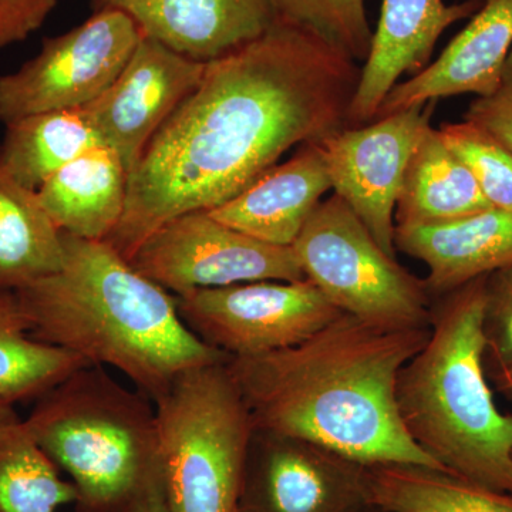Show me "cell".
<instances>
[{
  "label": "cell",
  "mask_w": 512,
  "mask_h": 512,
  "mask_svg": "<svg viewBox=\"0 0 512 512\" xmlns=\"http://www.w3.org/2000/svg\"><path fill=\"white\" fill-rule=\"evenodd\" d=\"M63 232L37 191L0 168V288L18 291L55 274L63 264Z\"/></svg>",
  "instance_id": "44dd1931"
},
{
  "label": "cell",
  "mask_w": 512,
  "mask_h": 512,
  "mask_svg": "<svg viewBox=\"0 0 512 512\" xmlns=\"http://www.w3.org/2000/svg\"><path fill=\"white\" fill-rule=\"evenodd\" d=\"M99 144V131L83 107L33 114L6 124L0 168L37 191L64 165Z\"/></svg>",
  "instance_id": "7402d4cb"
},
{
  "label": "cell",
  "mask_w": 512,
  "mask_h": 512,
  "mask_svg": "<svg viewBox=\"0 0 512 512\" xmlns=\"http://www.w3.org/2000/svg\"><path fill=\"white\" fill-rule=\"evenodd\" d=\"M437 101L346 127L320 141L333 194L365 224L384 252L396 258L394 211L407 163L431 124Z\"/></svg>",
  "instance_id": "8fae6325"
},
{
  "label": "cell",
  "mask_w": 512,
  "mask_h": 512,
  "mask_svg": "<svg viewBox=\"0 0 512 512\" xmlns=\"http://www.w3.org/2000/svg\"><path fill=\"white\" fill-rule=\"evenodd\" d=\"M15 416V404L0 399V424L5 423V421H8L9 419H12V417Z\"/></svg>",
  "instance_id": "d6a6232c"
},
{
  "label": "cell",
  "mask_w": 512,
  "mask_h": 512,
  "mask_svg": "<svg viewBox=\"0 0 512 512\" xmlns=\"http://www.w3.org/2000/svg\"><path fill=\"white\" fill-rule=\"evenodd\" d=\"M483 330L485 370L512 362V265L485 278Z\"/></svg>",
  "instance_id": "83f0119b"
},
{
  "label": "cell",
  "mask_w": 512,
  "mask_h": 512,
  "mask_svg": "<svg viewBox=\"0 0 512 512\" xmlns=\"http://www.w3.org/2000/svg\"><path fill=\"white\" fill-rule=\"evenodd\" d=\"M483 0L447 5L444 0H382L372 49L360 72L348 114V127L375 120L390 90L431 63L441 35L454 23L473 18Z\"/></svg>",
  "instance_id": "5bb4252c"
},
{
  "label": "cell",
  "mask_w": 512,
  "mask_h": 512,
  "mask_svg": "<svg viewBox=\"0 0 512 512\" xmlns=\"http://www.w3.org/2000/svg\"><path fill=\"white\" fill-rule=\"evenodd\" d=\"M394 248L427 266L431 296L512 265V212L490 208L460 220L396 227Z\"/></svg>",
  "instance_id": "ac0fdd59"
},
{
  "label": "cell",
  "mask_w": 512,
  "mask_h": 512,
  "mask_svg": "<svg viewBox=\"0 0 512 512\" xmlns=\"http://www.w3.org/2000/svg\"><path fill=\"white\" fill-rule=\"evenodd\" d=\"M463 119L480 127L512 153V50L495 92L471 101Z\"/></svg>",
  "instance_id": "f1b7e54d"
},
{
  "label": "cell",
  "mask_w": 512,
  "mask_h": 512,
  "mask_svg": "<svg viewBox=\"0 0 512 512\" xmlns=\"http://www.w3.org/2000/svg\"><path fill=\"white\" fill-rule=\"evenodd\" d=\"M271 5L276 20L311 30L356 63L366 62L373 42L366 0H271Z\"/></svg>",
  "instance_id": "484cf974"
},
{
  "label": "cell",
  "mask_w": 512,
  "mask_h": 512,
  "mask_svg": "<svg viewBox=\"0 0 512 512\" xmlns=\"http://www.w3.org/2000/svg\"><path fill=\"white\" fill-rule=\"evenodd\" d=\"M128 173L119 154L99 144L74 158L37 190L64 234L106 241L126 210Z\"/></svg>",
  "instance_id": "d6986e66"
},
{
  "label": "cell",
  "mask_w": 512,
  "mask_h": 512,
  "mask_svg": "<svg viewBox=\"0 0 512 512\" xmlns=\"http://www.w3.org/2000/svg\"><path fill=\"white\" fill-rule=\"evenodd\" d=\"M360 72L322 37L281 20L207 63L128 175L126 210L106 241L128 261L165 222L220 207L292 147L348 127Z\"/></svg>",
  "instance_id": "6da1fadb"
},
{
  "label": "cell",
  "mask_w": 512,
  "mask_h": 512,
  "mask_svg": "<svg viewBox=\"0 0 512 512\" xmlns=\"http://www.w3.org/2000/svg\"><path fill=\"white\" fill-rule=\"evenodd\" d=\"M511 402H512V399H511Z\"/></svg>",
  "instance_id": "e575fe53"
},
{
  "label": "cell",
  "mask_w": 512,
  "mask_h": 512,
  "mask_svg": "<svg viewBox=\"0 0 512 512\" xmlns=\"http://www.w3.org/2000/svg\"><path fill=\"white\" fill-rule=\"evenodd\" d=\"M440 136L476 178L491 207L512 212V153L480 127L443 123Z\"/></svg>",
  "instance_id": "4316f807"
},
{
  "label": "cell",
  "mask_w": 512,
  "mask_h": 512,
  "mask_svg": "<svg viewBox=\"0 0 512 512\" xmlns=\"http://www.w3.org/2000/svg\"><path fill=\"white\" fill-rule=\"evenodd\" d=\"M485 278L431 305L430 338L400 370L396 404L410 439L448 474L512 494V414L495 404L484 365Z\"/></svg>",
  "instance_id": "277c9868"
},
{
  "label": "cell",
  "mask_w": 512,
  "mask_h": 512,
  "mask_svg": "<svg viewBox=\"0 0 512 512\" xmlns=\"http://www.w3.org/2000/svg\"><path fill=\"white\" fill-rule=\"evenodd\" d=\"M177 305L188 329L228 357L292 348L343 313L308 279L200 289L177 296Z\"/></svg>",
  "instance_id": "30bf717a"
},
{
  "label": "cell",
  "mask_w": 512,
  "mask_h": 512,
  "mask_svg": "<svg viewBox=\"0 0 512 512\" xmlns=\"http://www.w3.org/2000/svg\"><path fill=\"white\" fill-rule=\"evenodd\" d=\"M292 249L306 279L340 312L382 325H430L424 279L384 252L338 195L320 202Z\"/></svg>",
  "instance_id": "52a82bcc"
},
{
  "label": "cell",
  "mask_w": 512,
  "mask_h": 512,
  "mask_svg": "<svg viewBox=\"0 0 512 512\" xmlns=\"http://www.w3.org/2000/svg\"><path fill=\"white\" fill-rule=\"evenodd\" d=\"M72 481L33 439L18 414L0 424V512H56L76 504Z\"/></svg>",
  "instance_id": "d4e9b609"
},
{
  "label": "cell",
  "mask_w": 512,
  "mask_h": 512,
  "mask_svg": "<svg viewBox=\"0 0 512 512\" xmlns=\"http://www.w3.org/2000/svg\"><path fill=\"white\" fill-rule=\"evenodd\" d=\"M227 362L181 373L154 402L171 512H238L255 423Z\"/></svg>",
  "instance_id": "8992f818"
},
{
  "label": "cell",
  "mask_w": 512,
  "mask_h": 512,
  "mask_svg": "<svg viewBox=\"0 0 512 512\" xmlns=\"http://www.w3.org/2000/svg\"><path fill=\"white\" fill-rule=\"evenodd\" d=\"M144 33L116 9H100L69 32L43 40L16 72L0 76V121L92 103L123 72Z\"/></svg>",
  "instance_id": "ba28073f"
},
{
  "label": "cell",
  "mask_w": 512,
  "mask_h": 512,
  "mask_svg": "<svg viewBox=\"0 0 512 512\" xmlns=\"http://www.w3.org/2000/svg\"><path fill=\"white\" fill-rule=\"evenodd\" d=\"M89 363L33 338L18 293L0 288V399L12 404L36 402Z\"/></svg>",
  "instance_id": "cb8c5ba5"
},
{
  "label": "cell",
  "mask_w": 512,
  "mask_h": 512,
  "mask_svg": "<svg viewBox=\"0 0 512 512\" xmlns=\"http://www.w3.org/2000/svg\"><path fill=\"white\" fill-rule=\"evenodd\" d=\"M56 5L57 0H0V47L28 39Z\"/></svg>",
  "instance_id": "f546056e"
},
{
  "label": "cell",
  "mask_w": 512,
  "mask_h": 512,
  "mask_svg": "<svg viewBox=\"0 0 512 512\" xmlns=\"http://www.w3.org/2000/svg\"><path fill=\"white\" fill-rule=\"evenodd\" d=\"M367 467L311 441L256 429L238 512H362Z\"/></svg>",
  "instance_id": "7c38bea8"
},
{
  "label": "cell",
  "mask_w": 512,
  "mask_h": 512,
  "mask_svg": "<svg viewBox=\"0 0 512 512\" xmlns=\"http://www.w3.org/2000/svg\"><path fill=\"white\" fill-rule=\"evenodd\" d=\"M367 497L382 512H512V494L406 464L367 467Z\"/></svg>",
  "instance_id": "603a6c76"
},
{
  "label": "cell",
  "mask_w": 512,
  "mask_h": 512,
  "mask_svg": "<svg viewBox=\"0 0 512 512\" xmlns=\"http://www.w3.org/2000/svg\"><path fill=\"white\" fill-rule=\"evenodd\" d=\"M490 208L467 165L430 124L407 163L394 211L396 227L443 224Z\"/></svg>",
  "instance_id": "ffe728a7"
},
{
  "label": "cell",
  "mask_w": 512,
  "mask_h": 512,
  "mask_svg": "<svg viewBox=\"0 0 512 512\" xmlns=\"http://www.w3.org/2000/svg\"><path fill=\"white\" fill-rule=\"evenodd\" d=\"M373 511V507H369V508H366V510H363L362 512H372Z\"/></svg>",
  "instance_id": "836d02e7"
},
{
  "label": "cell",
  "mask_w": 512,
  "mask_h": 512,
  "mask_svg": "<svg viewBox=\"0 0 512 512\" xmlns=\"http://www.w3.org/2000/svg\"><path fill=\"white\" fill-rule=\"evenodd\" d=\"M25 424L76 487V512H127L163 483L154 402L106 367L67 376L36 400Z\"/></svg>",
  "instance_id": "5b68a950"
},
{
  "label": "cell",
  "mask_w": 512,
  "mask_h": 512,
  "mask_svg": "<svg viewBox=\"0 0 512 512\" xmlns=\"http://www.w3.org/2000/svg\"><path fill=\"white\" fill-rule=\"evenodd\" d=\"M127 512H171L167 497H165L163 483L151 488Z\"/></svg>",
  "instance_id": "4dcf8cb0"
},
{
  "label": "cell",
  "mask_w": 512,
  "mask_h": 512,
  "mask_svg": "<svg viewBox=\"0 0 512 512\" xmlns=\"http://www.w3.org/2000/svg\"><path fill=\"white\" fill-rule=\"evenodd\" d=\"M63 251L59 271L16 291L33 338L119 370L153 402L181 373L227 359L188 329L177 296L109 242L63 232Z\"/></svg>",
  "instance_id": "3957f363"
},
{
  "label": "cell",
  "mask_w": 512,
  "mask_h": 512,
  "mask_svg": "<svg viewBox=\"0 0 512 512\" xmlns=\"http://www.w3.org/2000/svg\"><path fill=\"white\" fill-rule=\"evenodd\" d=\"M93 5L126 13L144 35L201 63L247 45L276 20L271 0H93Z\"/></svg>",
  "instance_id": "2e32d148"
},
{
  "label": "cell",
  "mask_w": 512,
  "mask_h": 512,
  "mask_svg": "<svg viewBox=\"0 0 512 512\" xmlns=\"http://www.w3.org/2000/svg\"><path fill=\"white\" fill-rule=\"evenodd\" d=\"M329 190L322 148L319 143L302 144L286 163L275 165L237 197L207 212L258 241L292 247Z\"/></svg>",
  "instance_id": "e0dca14e"
},
{
  "label": "cell",
  "mask_w": 512,
  "mask_h": 512,
  "mask_svg": "<svg viewBox=\"0 0 512 512\" xmlns=\"http://www.w3.org/2000/svg\"><path fill=\"white\" fill-rule=\"evenodd\" d=\"M429 326H390L340 313L292 348L228 357L256 429L311 441L362 466L443 471L404 429L396 404L402 367Z\"/></svg>",
  "instance_id": "7a4b0ae2"
},
{
  "label": "cell",
  "mask_w": 512,
  "mask_h": 512,
  "mask_svg": "<svg viewBox=\"0 0 512 512\" xmlns=\"http://www.w3.org/2000/svg\"><path fill=\"white\" fill-rule=\"evenodd\" d=\"M128 262L174 296L247 282L306 281L292 247L258 241L207 211L165 222Z\"/></svg>",
  "instance_id": "9c48e42d"
},
{
  "label": "cell",
  "mask_w": 512,
  "mask_h": 512,
  "mask_svg": "<svg viewBox=\"0 0 512 512\" xmlns=\"http://www.w3.org/2000/svg\"><path fill=\"white\" fill-rule=\"evenodd\" d=\"M470 19L423 72L390 90L375 120L446 97L495 92L512 50V0H483Z\"/></svg>",
  "instance_id": "9a60e30c"
},
{
  "label": "cell",
  "mask_w": 512,
  "mask_h": 512,
  "mask_svg": "<svg viewBox=\"0 0 512 512\" xmlns=\"http://www.w3.org/2000/svg\"><path fill=\"white\" fill-rule=\"evenodd\" d=\"M491 377L498 392L504 393L508 399H512V362L498 369L485 370Z\"/></svg>",
  "instance_id": "1f68e13d"
},
{
  "label": "cell",
  "mask_w": 512,
  "mask_h": 512,
  "mask_svg": "<svg viewBox=\"0 0 512 512\" xmlns=\"http://www.w3.org/2000/svg\"><path fill=\"white\" fill-rule=\"evenodd\" d=\"M205 67L144 35L109 89L83 107L128 175L165 121L197 89Z\"/></svg>",
  "instance_id": "4fadbf2b"
}]
</instances>
